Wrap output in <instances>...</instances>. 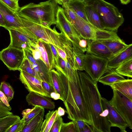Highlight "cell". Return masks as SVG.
<instances>
[{
    "instance_id": "42",
    "label": "cell",
    "mask_w": 132,
    "mask_h": 132,
    "mask_svg": "<svg viewBox=\"0 0 132 132\" xmlns=\"http://www.w3.org/2000/svg\"><path fill=\"white\" fill-rule=\"evenodd\" d=\"M54 59L55 65H59V57L57 51L54 45L49 44Z\"/></svg>"
},
{
    "instance_id": "4",
    "label": "cell",
    "mask_w": 132,
    "mask_h": 132,
    "mask_svg": "<svg viewBox=\"0 0 132 132\" xmlns=\"http://www.w3.org/2000/svg\"><path fill=\"white\" fill-rule=\"evenodd\" d=\"M22 27L35 35L39 40L52 44L65 52L72 49L71 41L63 33H59L55 27L53 29L35 23L16 13Z\"/></svg>"
},
{
    "instance_id": "18",
    "label": "cell",
    "mask_w": 132,
    "mask_h": 132,
    "mask_svg": "<svg viewBox=\"0 0 132 132\" xmlns=\"http://www.w3.org/2000/svg\"><path fill=\"white\" fill-rule=\"evenodd\" d=\"M131 58L132 44H131L108 59V68L115 69L123 62Z\"/></svg>"
},
{
    "instance_id": "41",
    "label": "cell",
    "mask_w": 132,
    "mask_h": 132,
    "mask_svg": "<svg viewBox=\"0 0 132 132\" xmlns=\"http://www.w3.org/2000/svg\"><path fill=\"white\" fill-rule=\"evenodd\" d=\"M58 66L61 69L63 73L67 77V71L65 61L59 56Z\"/></svg>"
},
{
    "instance_id": "22",
    "label": "cell",
    "mask_w": 132,
    "mask_h": 132,
    "mask_svg": "<svg viewBox=\"0 0 132 132\" xmlns=\"http://www.w3.org/2000/svg\"><path fill=\"white\" fill-rule=\"evenodd\" d=\"M113 90L118 91L132 100V79H128L114 83L110 86Z\"/></svg>"
},
{
    "instance_id": "27",
    "label": "cell",
    "mask_w": 132,
    "mask_h": 132,
    "mask_svg": "<svg viewBox=\"0 0 132 132\" xmlns=\"http://www.w3.org/2000/svg\"><path fill=\"white\" fill-rule=\"evenodd\" d=\"M53 86L56 93L59 94L63 101L64 91L63 85L59 73L54 69L50 71Z\"/></svg>"
},
{
    "instance_id": "32",
    "label": "cell",
    "mask_w": 132,
    "mask_h": 132,
    "mask_svg": "<svg viewBox=\"0 0 132 132\" xmlns=\"http://www.w3.org/2000/svg\"><path fill=\"white\" fill-rule=\"evenodd\" d=\"M22 70L42 81L40 77L32 67L29 60L24 56L18 70Z\"/></svg>"
},
{
    "instance_id": "8",
    "label": "cell",
    "mask_w": 132,
    "mask_h": 132,
    "mask_svg": "<svg viewBox=\"0 0 132 132\" xmlns=\"http://www.w3.org/2000/svg\"><path fill=\"white\" fill-rule=\"evenodd\" d=\"M113 95L109 101L110 104L119 113L132 129V100L120 92L113 90Z\"/></svg>"
},
{
    "instance_id": "29",
    "label": "cell",
    "mask_w": 132,
    "mask_h": 132,
    "mask_svg": "<svg viewBox=\"0 0 132 132\" xmlns=\"http://www.w3.org/2000/svg\"><path fill=\"white\" fill-rule=\"evenodd\" d=\"M72 47L74 69L80 71L84 70V60L85 54L75 47Z\"/></svg>"
},
{
    "instance_id": "11",
    "label": "cell",
    "mask_w": 132,
    "mask_h": 132,
    "mask_svg": "<svg viewBox=\"0 0 132 132\" xmlns=\"http://www.w3.org/2000/svg\"><path fill=\"white\" fill-rule=\"evenodd\" d=\"M101 100L103 109H106L108 111L107 118L111 127H118L121 132H127L126 129L128 126L125 120L106 99L102 97Z\"/></svg>"
},
{
    "instance_id": "51",
    "label": "cell",
    "mask_w": 132,
    "mask_h": 132,
    "mask_svg": "<svg viewBox=\"0 0 132 132\" xmlns=\"http://www.w3.org/2000/svg\"><path fill=\"white\" fill-rule=\"evenodd\" d=\"M121 3L123 4H127L129 3L131 0H120Z\"/></svg>"
},
{
    "instance_id": "47",
    "label": "cell",
    "mask_w": 132,
    "mask_h": 132,
    "mask_svg": "<svg viewBox=\"0 0 132 132\" xmlns=\"http://www.w3.org/2000/svg\"><path fill=\"white\" fill-rule=\"evenodd\" d=\"M51 98L53 99L56 100L60 99L62 101V99L61 97L60 94L55 92H52L50 94Z\"/></svg>"
},
{
    "instance_id": "50",
    "label": "cell",
    "mask_w": 132,
    "mask_h": 132,
    "mask_svg": "<svg viewBox=\"0 0 132 132\" xmlns=\"http://www.w3.org/2000/svg\"><path fill=\"white\" fill-rule=\"evenodd\" d=\"M71 0H54L57 4L62 5L66 4Z\"/></svg>"
},
{
    "instance_id": "43",
    "label": "cell",
    "mask_w": 132,
    "mask_h": 132,
    "mask_svg": "<svg viewBox=\"0 0 132 132\" xmlns=\"http://www.w3.org/2000/svg\"><path fill=\"white\" fill-rule=\"evenodd\" d=\"M29 50H30L35 60H37L41 59V55L40 52L34 47L30 46Z\"/></svg>"
},
{
    "instance_id": "7",
    "label": "cell",
    "mask_w": 132,
    "mask_h": 132,
    "mask_svg": "<svg viewBox=\"0 0 132 132\" xmlns=\"http://www.w3.org/2000/svg\"><path fill=\"white\" fill-rule=\"evenodd\" d=\"M108 59L87 53L85 54L84 69L94 81L97 82L107 71Z\"/></svg>"
},
{
    "instance_id": "37",
    "label": "cell",
    "mask_w": 132,
    "mask_h": 132,
    "mask_svg": "<svg viewBox=\"0 0 132 132\" xmlns=\"http://www.w3.org/2000/svg\"><path fill=\"white\" fill-rule=\"evenodd\" d=\"M10 108L6 106L2 101L0 98V118L6 116L13 115Z\"/></svg>"
},
{
    "instance_id": "13",
    "label": "cell",
    "mask_w": 132,
    "mask_h": 132,
    "mask_svg": "<svg viewBox=\"0 0 132 132\" xmlns=\"http://www.w3.org/2000/svg\"><path fill=\"white\" fill-rule=\"evenodd\" d=\"M0 13L5 22V29L18 30L22 27L18 15L0 0Z\"/></svg>"
},
{
    "instance_id": "15",
    "label": "cell",
    "mask_w": 132,
    "mask_h": 132,
    "mask_svg": "<svg viewBox=\"0 0 132 132\" xmlns=\"http://www.w3.org/2000/svg\"><path fill=\"white\" fill-rule=\"evenodd\" d=\"M40 52L41 60L50 71L55 67L54 59L49 44L39 40L32 45Z\"/></svg>"
},
{
    "instance_id": "38",
    "label": "cell",
    "mask_w": 132,
    "mask_h": 132,
    "mask_svg": "<svg viewBox=\"0 0 132 132\" xmlns=\"http://www.w3.org/2000/svg\"><path fill=\"white\" fill-rule=\"evenodd\" d=\"M14 12H16L19 9L18 1L13 0H0Z\"/></svg>"
},
{
    "instance_id": "31",
    "label": "cell",
    "mask_w": 132,
    "mask_h": 132,
    "mask_svg": "<svg viewBox=\"0 0 132 132\" xmlns=\"http://www.w3.org/2000/svg\"><path fill=\"white\" fill-rule=\"evenodd\" d=\"M43 108L36 106L32 109H28L23 110L22 112L23 118L22 119L26 125Z\"/></svg>"
},
{
    "instance_id": "33",
    "label": "cell",
    "mask_w": 132,
    "mask_h": 132,
    "mask_svg": "<svg viewBox=\"0 0 132 132\" xmlns=\"http://www.w3.org/2000/svg\"><path fill=\"white\" fill-rule=\"evenodd\" d=\"M0 90L5 95L10 102L13 97L14 91L12 87L8 83L5 81L1 82Z\"/></svg>"
},
{
    "instance_id": "26",
    "label": "cell",
    "mask_w": 132,
    "mask_h": 132,
    "mask_svg": "<svg viewBox=\"0 0 132 132\" xmlns=\"http://www.w3.org/2000/svg\"><path fill=\"white\" fill-rule=\"evenodd\" d=\"M58 117L57 110L49 111L45 115V119L43 122L40 132H50L53 123Z\"/></svg>"
},
{
    "instance_id": "48",
    "label": "cell",
    "mask_w": 132,
    "mask_h": 132,
    "mask_svg": "<svg viewBox=\"0 0 132 132\" xmlns=\"http://www.w3.org/2000/svg\"><path fill=\"white\" fill-rule=\"evenodd\" d=\"M0 27H4L5 29L6 27V24L4 18L0 13Z\"/></svg>"
},
{
    "instance_id": "3",
    "label": "cell",
    "mask_w": 132,
    "mask_h": 132,
    "mask_svg": "<svg viewBox=\"0 0 132 132\" xmlns=\"http://www.w3.org/2000/svg\"><path fill=\"white\" fill-rule=\"evenodd\" d=\"M58 6L54 0H49L38 4L31 3L20 7L16 13L48 28L51 25L56 24Z\"/></svg>"
},
{
    "instance_id": "34",
    "label": "cell",
    "mask_w": 132,
    "mask_h": 132,
    "mask_svg": "<svg viewBox=\"0 0 132 132\" xmlns=\"http://www.w3.org/2000/svg\"><path fill=\"white\" fill-rule=\"evenodd\" d=\"M60 132H79L77 126L73 121L62 125Z\"/></svg>"
},
{
    "instance_id": "30",
    "label": "cell",
    "mask_w": 132,
    "mask_h": 132,
    "mask_svg": "<svg viewBox=\"0 0 132 132\" xmlns=\"http://www.w3.org/2000/svg\"><path fill=\"white\" fill-rule=\"evenodd\" d=\"M116 71L122 76L132 77V58L123 62L117 68Z\"/></svg>"
},
{
    "instance_id": "17",
    "label": "cell",
    "mask_w": 132,
    "mask_h": 132,
    "mask_svg": "<svg viewBox=\"0 0 132 132\" xmlns=\"http://www.w3.org/2000/svg\"><path fill=\"white\" fill-rule=\"evenodd\" d=\"M87 41L86 53L108 59L112 56L108 47L100 41L92 40H87Z\"/></svg>"
},
{
    "instance_id": "23",
    "label": "cell",
    "mask_w": 132,
    "mask_h": 132,
    "mask_svg": "<svg viewBox=\"0 0 132 132\" xmlns=\"http://www.w3.org/2000/svg\"><path fill=\"white\" fill-rule=\"evenodd\" d=\"M85 10L86 18L90 24L97 28L104 29L99 16L92 7L86 4Z\"/></svg>"
},
{
    "instance_id": "28",
    "label": "cell",
    "mask_w": 132,
    "mask_h": 132,
    "mask_svg": "<svg viewBox=\"0 0 132 132\" xmlns=\"http://www.w3.org/2000/svg\"><path fill=\"white\" fill-rule=\"evenodd\" d=\"M20 119L19 116L13 114L0 118V132H6L14 123Z\"/></svg>"
},
{
    "instance_id": "20",
    "label": "cell",
    "mask_w": 132,
    "mask_h": 132,
    "mask_svg": "<svg viewBox=\"0 0 132 132\" xmlns=\"http://www.w3.org/2000/svg\"><path fill=\"white\" fill-rule=\"evenodd\" d=\"M44 108L25 126L22 132H40L43 122Z\"/></svg>"
},
{
    "instance_id": "40",
    "label": "cell",
    "mask_w": 132,
    "mask_h": 132,
    "mask_svg": "<svg viewBox=\"0 0 132 132\" xmlns=\"http://www.w3.org/2000/svg\"><path fill=\"white\" fill-rule=\"evenodd\" d=\"M41 83L43 88L50 96V94L52 92H55L53 87L45 81H42Z\"/></svg>"
},
{
    "instance_id": "19",
    "label": "cell",
    "mask_w": 132,
    "mask_h": 132,
    "mask_svg": "<svg viewBox=\"0 0 132 132\" xmlns=\"http://www.w3.org/2000/svg\"><path fill=\"white\" fill-rule=\"evenodd\" d=\"M29 61L42 81L44 80L47 82H50L51 81L50 71L43 61L41 59L36 60L33 57L30 59Z\"/></svg>"
},
{
    "instance_id": "2",
    "label": "cell",
    "mask_w": 132,
    "mask_h": 132,
    "mask_svg": "<svg viewBox=\"0 0 132 132\" xmlns=\"http://www.w3.org/2000/svg\"><path fill=\"white\" fill-rule=\"evenodd\" d=\"M82 91L91 116L93 132H111V127L107 118L102 116V97L97 82L86 72L78 71Z\"/></svg>"
},
{
    "instance_id": "21",
    "label": "cell",
    "mask_w": 132,
    "mask_h": 132,
    "mask_svg": "<svg viewBox=\"0 0 132 132\" xmlns=\"http://www.w3.org/2000/svg\"><path fill=\"white\" fill-rule=\"evenodd\" d=\"M125 78L119 74L115 69H109L99 79L98 81L105 85L110 86L115 82L125 80Z\"/></svg>"
},
{
    "instance_id": "39",
    "label": "cell",
    "mask_w": 132,
    "mask_h": 132,
    "mask_svg": "<svg viewBox=\"0 0 132 132\" xmlns=\"http://www.w3.org/2000/svg\"><path fill=\"white\" fill-rule=\"evenodd\" d=\"M63 123V120L61 116L58 115L57 118L53 123L50 132H60Z\"/></svg>"
},
{
    "instance_id": "45",
    "label": "cell",
    "mask_w": 132,
    "mask_h": 132,
    "mask_svg": "<svg viewBox=\"0 0 132 132\" xmlns=\"http://www.w3.org/2000/svg\"><path fill=\"white\" fill-rule=\"evenodd\" d=\"M59 56L65 62L67 61V55L65 52L59 47L54 45Z\"/></svg>"
},
{
    "instance_id": "12",
    "label": "cell",
    "mask_w": 132,
    "mask_h": 132,
    "mask_svg": "<svg viewBox=\"0 0 132 132\" xmlns=\"http://www.w3.org/2000/svg\"><path fill=\"white\" fill-rule=\"evenodd\" d=\"M20 71L19 79L29 92H35L51 98L42 87V81L23 71Z\"/></svg>"
},
{
    "instance_id": "36",
    "label": "cell",
    "mask_w": 132,
    "mask_h": 132,
    "mask_svg": "<svg viewBox=\"0 0 132 132\" xmlns=\"http://www.w3.org/2000/svg\"><path fill=\"white\" fill-rule=\"evenodd\" d=\"M25 125L24 122L20 119L14 123L6 132H22Z\"/></svg>"
},
{
    "instance_id": "49",
    "label": "cell",
    "mask_w": 132,
    "mask_h": 132,
    "mask_svg": "<svg viewBox=\"0 0 132 132\" xmlns=\"http://www.w3.org/2000/svg\"><path fill=\"white\" fill-rule=\"evenodd\" d=\"M64 110L61 107H60L58 108L57 110V113L59 116H62L64 115L65 113Z\"/></svg>"
},
{
    "instance_id": "10",
    "label": "cell",
    "mask_w": 132,
    "mask_h": 132,
    "mask_svg": "<svg viewBox=\"0 0 132 132\" xmlns=\"http://www.w3.org/2000/svg\"><path fill=\"white\" fill-rule=\"evenodd\" d=\"M24 58L23 50L9 46L0 52V60L10 70H18Z\"/></svg>"
},
{
    "instance_id": "1",
    "label": "cell",
    "mask_w": 132,
    "mask_h": 132,
    "mask_svg": "<svg viewBox=\"0 0 132 132\" xmlns=\"http://www.w3.org/2000/svg\"><path fill=\"white\" fill-rule=\"evenodd\" d=\"M55 68L59 73L63 89V102L68 118L72 121H84L92 125L89 108L85 100L81 88L79 75L76 70L69 78L58 66Z\"/></svg>"
},
{
    "instance_id": "5",
    "label": "cell",
    "mask_w": 132,
    "mask_h": 132,
    "mask_svg": "<svg viewBox=\"0 0 132 132\" xmlns=\"http://www.w3.org/2000/svg\"><path fill=\"white\" fill-rule=\"evenodd\" d=\"M84 2L96 12L104 29L117 32L124 20L117 7L104 0H86Z\"/></svg>"
},
{
    "instance_id": "9",
    "label": "cell",
    "mask_w": 132,
    "mask_h": 132,
    "mask_svg": "<svg viewBox=\"0 0 132 132\" xmlns=\"http://www.w3.org/2000/svg\"><path fill=\"white\" fill-rule=\"evenodd\" d=\"M56 24L61 32L71 42L73 43L80 47L78 43L82 38L68 19L63 8L59 6L56 14Z\"/></svg>"
},
{
    "instance_id": "16",
    "label": "cell",
    "mask_w": 132,
    "mask_h": 132,
    "mask_svg": "<svg viewBox=\"0 0 132 132\" xmlns=\"http://www.w3.org/2000/svg\"><path fill=\"white\" fill-rule=\"evenodd\" d=\"M26 100L29 105L39 106L50 110L55 107V103L50 98L34 92H29L26 96Z\"/></svg>"
},
{
    "instance_id": "24",
    "label": "cell",
    "mask_w": 132,
    "mask_h": 132,
    "mask_svg": "<svg viewBox=\"0 0 132 132\" xmlns=\"http://www.w3.org/2000/svg\"><path fill=\"white\" fill-rule=\"evenodd\" d=\"M65 4L77 15L89 23L85 14L86 4L84 2L79 0H71Z\"/></svg>"
},
{
    "instance_id": "53",
    "label": "cell",
    "mask_w": 132,
    "mask_h": 132,
    "mask_svg": "<svg viewBox=\"0 0 132 132\" xmlns=\"http://www.w3.org/2000/svg\"><path fill=\"white\" fill-rule=\"evenodd\" d=\"M15 1H18L19 0H13Z\"/></svg>"
},
{
    "instance_id": "44",
    "label": "cell",
    "mask_w": 132,
    "mask_h": 132,
    "mask_svg": "<svg viewBox=\"0 0 132 132\" xmlns=\"http://www.w3.org/2000/svg\"><path fill=\"white\" fill-rule=\"evenodd\" d=\"M78 45L83 53H84L86 51L87 46V40L81 38L79 42Z\"/></svg>"
},
{
    "instance_id": "46",
    "label": "cell",
    "mask_w": 132,
    "mask_h": 132,
    "mask_svg": "<svg viewBox=\"0 0 132 132\" xmlns=\"http://www.w3.org/2000/svg\"><path fill=\"white\" fill-rule=\"evenodd\" d=\"M0 98L3 103L8 107L11 108L9 103V102L5 95L0 90Z\"/></svg>"
},
{
    "instance_id": "25",
    "label": "cell",
    "mask_w": 132,
    "mask_h": 132,
    "mask_svg": "<svg viewBox=\"0 0 132 132\" xmlns=\"http://www.w3.org/2000/svg\"><path fill=\"white\" fill-rule=\"evenodd\" d=\"M100 41L110 50L112 56L120 52L128 45L121 39L103 40Z\"/></svg>"
},
{
    "instance_id": "6",
    "label": "cell",
    "mask_w": 132,
    "mask_h": 132,
    "mask_svg": "<svg viewBox=\"0 0 132 132\" xmlns=\"http://www.w3.org/2000/svg\"><path fill=\"white\" fill-rule=\"evenodd\" d=\"M62 6L67 17L80 37L87 40L95 41L96 28L77 15L65 4Z\"/></svg>"
},
{
    "instance_id": "52",
    "label": "cell",
    "mask_w": 132,
    "mask_h": 132,
    "mask_svg": "<svg viewBox=\"0 0 132 132\" xmlns=\"http://www.w3.org/2000/svg\"><path fill=\"white\" fill-rule=\"evenodd\" d=\"M79 0L82 1L84 2V1H86V0Z\"/></svg>"
},
{
    "instance_id": "14",
    "label": "cell",
    "mask_w": 132,
    "mask_h": 132,
    "mask_svg": "<svg viewBox=\"0 0 132 132\" xmlns=\"http://www.w3.org/2000/svg\"><path fill=\"white\" fill-rule=\"evenodd\" d=\"M9 32L10 42L9 46L18 49L29 50L34 43L27 36L19 31L13 29H6Z\"/></svg>"
},
{
    "instance_id": "35",
    "label": "cell",
    "mask_w": 132,
    "mask_h": 132,
    "mask_svg": "<svg viewBox=\"0 0 132 132\" xmlns=\"http://www.w3.org/2000/svg\"><path fill=\"white\" fill-rule=\"evenodd\" d=\"M73 121L76 123L79 132H93L91 126L86 122L80 120Z\"/></svg>"
}]
</instances>
